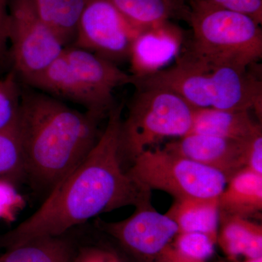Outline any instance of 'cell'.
Returning a JSON list of instances; mask_svg holds the SVG:
<instances>
[{"label": "cell", "instance_id": "obj_1", "mask_svg": "<svg viewBox=\"0 0 262 262\" xmlns=\"http://www.w3.org/2000/svg\"><path fill=\"white\" fill-rule=\"evenodd\" d=\"M123 108L121 103L110 111L106 127L87 158L53 189L37 211L3 236L5 248L62 235L122 207L151 204V190L134 182L122 167L120 132Z\"/></svg>", "mask_w": 262, "mask_h": 262}, {"label": "cell", "instance_id": "obj_15", "mask_svg": "<svg viewBox=\"0 0 262 262\" xmlns=\"http://www.w3.org/2000/svg\"><path fill=\"white\" fill-rule=\"evenodd\" d=\"M139 32L179 18L189 21L190 9L184 0H108Z\"/></svg>", "mask_w": 262, "mask_h": 262}, {"label": "cell", "instance_id": "obj_7", "mask_svg": "<svg viewBox=\"0 0 262 262\" xmlns=\"http://www.w3.org/2000/svg\"><path fill=\"white\" fill-rule=\"evenodd\" d=\"M126 173L150 190L163 191L175 200L218 198L227 184L214 169L160 148L141 153Z\"/></svg>", "mask_w": 262, "mask_h": 262}, {"label": "cell", "instance_id": "obj_29", "mask_svg": "<svg viewBox=\"0 0 262 262\" xmlns=\"http://www.w3.org/2000/svg\"><path fill=\"white\" fill-rule=\"evenodd\" d=\"M0 262H4V261H2L1 259H0Z\"/></svg>", "mask_w": 262, "mask_h": 262}, {"label": "cell", "instance_id": "obj_23", "mask_svg": "<svg viewBox=\"0 0 262 262\" xmlns=\"http://www.w3.org/2000/svg\"><path fill=\"white\" fill-rule=\"evenodd\" d=\"M189 3L248 15L258 24L262 22V0H190Z\"/></svg>", "mask_w": 262, "mask_h": 262}, {"label": "cell", "instance_id": "obj_9", "mask_svg": "<svg viewBox=\"0 0 262 262\" xmlns=\"http://www.w3.org/2000/svg\"><path fill=\"white\" fill-rule=\"evenodd\" d=\"M135 208L125 220L110 222L98 219L96 225L138 262H157L173 244L178 226L151 204Z\"/></svg>", "mask_w": 262, "mask_h": 262}, {"label": "cell", "instance_id": "obj_25", "mask_svg": "<svg viewBox=\"0 0 262 262\" xmlns=\"http://www.w3.org/2000/svg\"><path fill=\"white\" fill-rule=\"evenodd\" d=\"M72 262H126L113 250L96 245L76 248Z\"/></svg>", "mask_w": 262, "mask_h": 262}, {"label": "cell", "instance_id": "obj_18", "mask_svg": "<svg viewBox=\"0 0 262 262\" xmlns=\"http://www.w3.org/2000/svg\"><path fill=\"white\" fill-rule=\"evenodd\" d=\"M37 16L60 38L65 47L73 45L85 0H29Z\"/></svg>", "mask_w": 262, "mask_h": 262}, {"label": "cell", "instance_id": "obj_14", "mask_svg": "<svg viewBox=\"0 0 262 262\" xmlns=\"http://www.w3.org/2000/svg\"><path fill=\"white\" fill-rule=\"evenodd\" d=\"M218 203L220 214L250 220L261 215L262 175L246 168L239 170L229 179Z\"/></svg>", "mask_w": 262, "mask_h": 262}, {"label": "cell", "instance_id": "obj_19", "mask_svg": "<svg viewBox=\"0 0 262 262\" xmlns=\"http://www.w3.org/2000/svg\"><path fill=\"white\" fill-rule=\"evenodd\" d=\"M77 246L66 234L33 239L7 248L4 262H72Z\"/></svg>", "mask_w": 262, "mask_h": 262}, {"label": "cell", "instance_id": "obj_28", "mask_svg": "<svg viewBox=\"0 0 262 262\" xmlns=\"http://www.w3.org/2000/svg\"><path fill=\"white\" fill-rule=\"evenodd\" d=\"M234 262H262V257L256 258H244L243 261H234Z\"/></svg>", "mask_w": 262, "mask_h": 262}, {"label": "cell", "instance_id": "obj_21", "mask_svg": "<svg viewBox=\"0 0 262 262\" xmlns=\"http://www.w3.org/2000/svg\"><path fill=\"white\" fill-rule=\"evenodd\" d=\"M21 85L14 70L0 80V131L14 125L20 107Z\"/></svg>", "mask_w": 262, "mask_h": 262}, {"label": "cell", "instance_id": "obj_24", "mask_svg": "<svg viewBox=\"0 0 262 262\" xmlns=\"http://www.w3.org/2000/svg\"><path fill=\"white\" fill-rule=\"evenodd\" d=\"M14 184L0 179V220L12 222L25 206V200L16 190Z\"/></svg>", "mask_w": 262, "mask_h": 262}, {"label": "cell", "instance_id": "obj_10", "mask_svg": "<svg viewBox=\"0 0 262 262\" xmlns=\"http://www.w3.org/2000/svg\"><path fill=\"white\" fill-rule=\"evenodd\" d=\"M139 33L108 0H85L72 46L117 65L128 59Z\"/></svg>", "mask_w": 262, "mask_h": 262}, {"label": "cell", "instance_id": "obj_27", "mask_svg": "<svg viewBox=\"0 0 262 262\" xmlns=\"http://www.w3.org/2000/svg\"><path fill=\"white\" fill-rule=\"evenodd\" d=\"M157 262H208L206 261H200V260L193 259L187 257L180 252H179L174 247L173 243L160 256Z\"/></svg>", "mask_w": 262, "mask_h": 262}, {"label": "cell", "instance_id": "obj_11", "mask_svg": "<svg viewBox=\"0 0 262 262\" xmlns=\"http://www.w3.org/2000/svg\"><path fill=\"white\" fill-rule=\"evenodd\" d=\"M246 142L191 134L170 141L163 149L214 169L223 174L228 182L234 174L245 168Z\"/></svg>", "mask_w": 262, "mask_h": 262}, {"label": "cell", "instance_id": "obj_16", "mask_svg": "<svg viewBox=\"0 0 262 262\" xmlns=\"http://www.w3.org/2000/svg\"><path fill=\"white\" fill-rule=\"evenodd\" d=\"M216 244L229 260L262 257V226L250 219L220 214Z\"/></svg>", "mask_w": 262, "mask_h": 262}, {"label": "cell", "instance_id": "obj_22", "mask_svg": "<svg viewBox=\"0 0 262 262\" xmlns=\"http://www.w3.org/2000/svg\"><path fill=\"white\" fill-rule=\"evenodd\" d=\"M216 243L209 236L198 232H179L173 241L176 249L187 257L208 261L215 252Z\"/></svg>", "mask_w": 262, "mask_h": 262}, {"label": "cell", "instance_id": "obj_4", "mask_svg": "<svg viewBox=\"0 0 262 262\" xmlns=\"http://www.w3.org/2000/svg\"><path fill=\"white\" fill-rule=\"evenodd\" d=\"M136 78L113 62L70 46L39 77L26 84L50 96L77 103L101 118L116 104L114 91Z\"/></svg>", "mask_w": 262, "mask_h": 262}, {"label": "cell", "instance_id": "obj_17", "mask_svg": "<svg viewBox=\"0 0 262 262\" xmlns=\"http://www.w3.org/2000/svg\"><path fill=\"white\" fill-rule=\"evenodd\" d=\"M165 214L177 224L179 232H198L216 243L220 227L218 198L175 200Z\"/></svg>", "mask_w": 262, "mask_h": 262}, {"label": "cell", "instance_id": "obj_26", "mask_svg": "<svg viewBox=\"0 0 262 262\" xmlns=\"http://www.w3.org/2000/svg\"><path fill=\"white\" fill-rule=\"evenodd\" d=\"M245 168L262 175V130L246 142Z\"/></svg>", "mask_w": 262, "mask_h": 262}, {"label": "cell", "instance_id": "obj_3", "mask_svg": "<svg viewBox=\"0 0 262 262\" xmlns=\"http://www.w3.org/2000/svg\"><path fill=\"white\" fill-rule=\"evenodd\" d=\"M134 86L168 90L194 108L253 110L261 122V81L248 70L211 64L183 54L172 67L136 79Z\"/></svg>", "mask_w": 262, "mask_h": 262}, {"label": "cell", "instance_id": "obj_8", "mask_svg": "<svg viewBox=\"0 0 262 262\" xmlns=\"http://www.w3.org/2000/svg\"><path fill=\"white\" fill-rule=\"evenodd\" d=\"M8 40L13 70L24 84L42 74L66 48L56 33L37 16L29 0H10Z\"/></svg>", "mask_w": 262, "mask_h": 262}, {"label": "cell", "instance_id": "obj_12", "mask_svg": "<svg viewBox=\"0 0 262 262\" xmlns=\"http://www.w3.org/2000/svg\"><path fill=\"white\" fill-rule=\"evenodd\" d=\"M182 43V33L170 22L141 31L130 49L131 75L139 79L165 70L178 58Z\"/></svg>", "mask_w": 262, "mask_h": 262}, {"label": "cell", "instance_id": "obj_2", "mask_svg": "<svg viewBox=\"0 0 262 262\" xmlns=\"http://www.w3.org/2000/svg\"><path fill=\"white\" fill-rule=\"evenodd\" d=\"M102 119L71 108L42 91L21 85L17 127L26 180L48 195L96 145Z\"/></svg>", "mask_w": 262, "mask_h": 262}, {"label": "cell", "instance_id": "obj_13", "mask_svg": "<svg viewBox=\"0 0 262 262\" xmlns=\"http://www.w3.org/2000/svg\"><path fill=\"white\" fill-rule=\"evenodd\" d=\"M250 111L195 108L189 134H204L246 142L262 130L261 123L253 122Z\"/></svg>", "mask_w": 262, "mask_h": 262}, {"label": "cell", "instance_id": "obj_6", "mask_svg": "<svg viewBox=\"0 0 262 262\" xmlns=\"http://www.w3.org/2000/svg\"><path fill=\"white\" fill-rule=\"evenodd\" d=\"M136 88L120 126L122 165L125 160L131 165L149 146L164 139L187 135L192 127L194 108L179 95L161 88Z\"/></svg>", "mask_w": 262, "mask_h": 262}, {"label": "cell", "instance_id": "obj_20", "mask_svg": "<svg viewBox=\"0 0 262 262\" xmlns=\"http://www.w3.org/2000/svg\"><path fill=\"white\" fill-rule=\"evenodd\" d=\"M0 179L13 184L26 180L25 163L17 121L0 131Z\"/></svg>", "mask_w": 262, "mask_h": 262}, {"label": "cell", "instance_id": "obj_5", "mask_svg": "<svg viewBox=\"0 0 262 262\" xmlns=\"http://www.w3.org/2000/svg\"><path fill=\"white\" fill-rule=\"evenodd\" d=\"M193 36L185 56L246 71L262 57L260 24L248 15L189 3Z\"/></svg>", "mask_w": 262, "mask_h": 262}]
</instances>
